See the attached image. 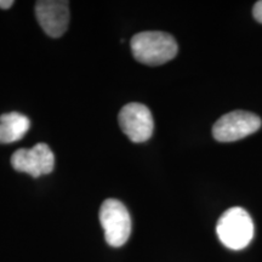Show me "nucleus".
<instances>
[{
	"instance_id": "5",
	"label": "nucleus",
	"mask_w": 262,
	"mask_h": 262,
	"mask_svg": "<svg viewBox=\"0 0 262 262\" xmlns=\"http://www.w3.org/2000/svg\"><path fill=\"white\" fill-rule=\"evenodd\" d=\"M120 129L130 141L146 142L153 135L155 120L149 108L142 103L131 102L124 106L118 117Z\"/></svg>"
},
{
	"instance_id": "10",
	"label": "nucleus",
	"mask_w": 262,
	"mask_h": 262,
	"mask_svg": "<svg viewBox=\"0 0 262 262\" xmlns=\"http://www.w3.org/2000/svg\"><path fill=\"white\" fill-rule=\"evenodd\" d=\"M12 5H14L12 0H0V9H10Z\"/></svg>"
},
{
	"instance_id": "2",
	"label": "nucleus",
	"mask_w": 262,
	"mask_h": 262,
	"mask_svg": "<svg viewBox=\"0 0 262 262\" xmlns=\"http://www.w3.org/2000/svg\"><path fill=\"white\" fill-rule=\"evenodd\" d=\"M216 233L225 247L232 250H241L253 241V219L243 208L234 206L226 210L219 219Z\"/></svg>"
},
{
	"instance_id": "1",
	"label": "nucleus",
	"mask_w": 262,
	"mask_h": 262,
	"mask_svg": "<svg viewBox=\"0 0 262 262\" xmlns=\"http://www.w3.org/2000/svg\"><path fill=\"white\" fill-rule=\"evenodd\" d=\"M134 57L147 66H160L171 61L178 54V42L164 32H141L131 39Z\"/></svg>"
},
{
	"instance_id": "9",
	"label": "nucleus",
	"mask_w": 262,
	"mask_h": 262,
	"mask_svg": "<svg viewBox=\"0 0 262 262\" xmlns=\"http://www.w3.org/2000/svg\"><path fill=\"white\" fill-rule=\"evenodd\" d=\"M253 14H254L255 19L262 24V0H261V2H257L256 4H255L254 10H253Z\"/></svg>"
},
{
	"instance_id": "8",
	"label": "nucleus",
	"mask_w": 262,
	"mask_h": 262,
	"mask_svg": "<svg viewBox=\"0 0 262 262\" xmlns=\"http://www.w3.org/2000/svg\"><path fill=\"white\" fill-rule=\"evenodd\" d=\"M31 127V120L18 112L0 116V143H12L24 139Z\"/></svg>"
},
{
	"instance_id": "7",
	"label": "nucleus",
	"mask_w": 262,
	"mask_h": 262,
	"mask_svg": "<svg viewBox=\"0 0 262 262\" xmlns=\"http://www.w3.org/2000/svg\"><path fill=\"white\" fill-rule=\"evenodd\" d=\"M70 3L62 0H40L35 4V17L49 37L60 38L70 24Z\"/></svg>"
},
{
	"instance_id": "4",
	"label": "nucleus",
	"mask_w": 262,
	"mask_h": 262,
	"mask_svg": "<svg viewBox=\"0 0 262 262\" xmlns=\"http://www.w3.org/2000/svg\"><path fill=\"white\" fill-rule=\"evenodd\" d=\"M261 126V119L256 114L245 111H233L222 116L212 126V136L219 142H234L251 134Z\"/></svg>"
},
{
	"instance_id": "3",
	"label": "nucleus",
	"mask_w": 262,
	"mask_h": 262,
	"mask_svg": "<svg viewBox=\"0 0 262 262\" xmlns=\"http://www.w3.org/2000/svg\"><path fill=\"white\" fill-rule=\"evenodd\" d=\"M100 222L108 245L120 248L131 234V216L126 206L118 199H106L100 209Z\"/></svg>"
},
{
	"instance_id": "6",
	"label": "nucleus",
	"mask_w": 262,
	"mask_h": 262,
	"mask_svg": "<svg viewBox=\"0 0 262 262\" xmlns=\"http://www.w3.org/2000/svg\"><path fill=\"white\" fill-rule=\"evenodd\" d=\"M11 165L16 171L26 172L32 178H40L52 172L55 156L47 143H37L32 148L16 150L11 157Z\"/></svg>"
}]
</instances>
